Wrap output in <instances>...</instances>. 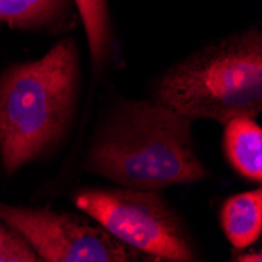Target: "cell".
<instances>
[{"label":"cell","mask_w":262,"mask_h":262,"mask_svg":"<svg viewBox=\"0 0 262 262\" xmlns=\"http://www.w3.org/2000/svg\"><path fill=\"white\" fill-rule=\"evenodd\" d=\"M88 170L126 188L162 190L207 176L192 138V120L163 104L118 108L94 138Z\"/></svg>","instance_id":"6da1fadb"},{"label":"cell","mask_w":262,"mask_h":262,"mask_svg":"<svg viewBox=\"0 0 262 262\" xmlns=\"http://www.w3.org/2000/svg\"><path fill=\"white\" fill-rule=\"evenodd\" d=\"M39 257L16 231H8L0 225V262H36Z\"/></svg>","instance_id":"30bf717a"},{"label":"cell","mask_w":262,"mask_h":262,"mask_svg":"<svg viewBox=\"0 0 262 262\" xmlns=\"http://www.w3.org/2000/svg\"><path fill=\"white\" fill-rule=\"evenodd\" d=\"M77 83L79 52L71 38L0 77V156L7 173L41 156L63 135L74 112Z\"/></svg>","instance_id":"7a4b0ae2"},{"label":"cell","mask_w":262,"mask_h":262,"mask_svg":"<svg viewBox=\"0 0 262 262\" xmlns=\"http://www.w3.org/2000/svg\"><path fill=\"white\" fill-rule=\"evenodd\" d=\"M76 206L124 245L166 260H195L190 237L156 190L88 188L74 195Z\"/></svg>","instance_id":"277c9868"},{"label":"cell","mask_w":262,"mask_h":262,"mask_svg":"<svg viewBox=\"0 0 262 262\" xmlns=\"http://www.w3.org/2000/svg\"><path fill=\"white\" fill-rule=\"evenodd\" d=\"M222 228L235 248L253 245L262 232V190L231 196L220 213Z\"/></svg>","instance_id":"52a82bcc"},{"label":"cell","mask_w":262,"mask_h":262,"mask_svg":"<svg viewBox=\"0 0 262 262\" xmlns=\"http://www.w3.org/2000/svg\"><path fill=\"white\" fill-rule=\"evenodd\" d=\"M157 101L190 120L254 118L262 108L260 33L234 35L181 61L160 80Z\"/></svg>","instance_id":"3957f363"},{"label":"cell","mask_w":262,"mask_h":262,"mask_svg":"<svg viewBox=\"0 0 262 262\" xmlns=\"http://www.w3.org/2000/svg\"><path fill=\"white\" fill-rule=\"evenodd\" d=\"M225 152L237 173L257 184L262 181V129L253 118L239 116L226 123Z\"/></svg>","instance_id":"8992f818"},{"label":"cell","mask_w":262,"mask_h":262,"mask_svg":"<svg viewBox=\"0 0 262 262\" xmlns=\"http://www.w3.org/2000/svg\"><path fill=\"white\" fill-rule=\"evenodd\" d=\"M76 4L86 30L93 64L99 69L105 63L112 47L107 0H76Z\"/></svg>","instance_id":"9c48e42d"},{"label":"cell","mask_w":262,"mask_h":262,"mask_svg":"<svg viewBox=\"0 0 262 262\" xmlns=\"http://www.w3.org/2000/svg\"><path fill=\"white\" fill-rule=\"evenodd\" d=\"M0 220L29 242L39 260L129 262L141 257L140 251L115 239L102 226L69 213L0 203Z\"/></svg>","instance_id":"5b68a950"},{"label":"cell","mask_w":262,"mask_h":262,"mask_svg":"<svg viewBox=\"0 0 262 262\" xmlns=\"http://www.w3.org/2000/svg\"><path fill=\"white\" fill-rule=\"evenodd\" d=\"M71 0H0V22L14 27H41L60 19Z\"/></svg>","instance_id":"ba28073f"},{"label":"cell","mask_w":262,"mask_h":262,"mask_svg":"<svg viewBox=\"0 0 262 262\" xmlns=\"http://www.w3.org/2000/svg\"><path fill=\"white\" fill-rule=\"evenodd\" d=\"M237 260H256V262H259V260H262V257H260V254H256V256L250 254V256H241Z\"/></svg>","instance_id":"8fae6325"}]
</instances>
